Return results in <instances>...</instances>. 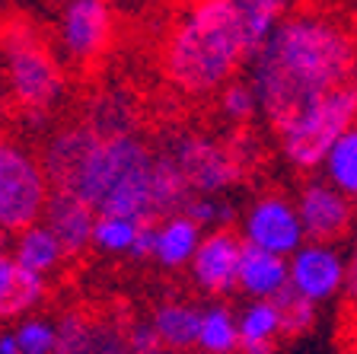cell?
I'll list each match as a JSON object with an SVG mask.
<instances>
[{
  "label": "cell",
  "instance_id": "obj_4",
  "mask_svg": "<svg viewBox=\"0 0 357 354\" xmlns=\"http://www.w3.org/2000/svg\"><path fill=\"white\" fill-rule=\"evenodd\" d=\"M7 89L20 112H52L64 96V71L54 52L29 26H10L3 36Z\"/></svg>",
  "mask_w": 357,
  "mask_h": 354
},
{
  "label": "cell",
  "instance_id": "obj_32",
  "mask_svg": "<svg viewBox=\"0 0 357 354\" xmlns=\"http://www.w3.org/2000/svg\"><path fill=\"white\" fill-rule=\"evenodd\" d=\"M48 118H52V112H20L16 121H20L26 131H45V128H48Z\"/></svg>",
  "mask_w": 357,
  "mask_h": 354
},
{
  "label": "cell",
  "instance_id": "obj_6",
  "mask_svg": "<svg viewBox=\"0 0 357 354\" xmlns=\"http://www.w3.org/2000/svg\"><path fill=\"white\" fill-rule=\"evenodd\" d=\"M163 154L185 176L195 198H217L245 176V166L233 154L230 140H217L198 131H182L163 147Z\"/></svg>",
  "mask_w": 357,
  "mask_h": 354
},
{
  "label": "cell",
  "instance_id": "obj_35",
  "mask_svg": "<svg viewBox=\"0 0 357 354\" xmlns=\"http://www.w3.org/2000/svg\"><path fill=\"white\" fill-rule=\"evenodd\" d=\"M351 87L357 89V67H354V77H351Z\"/></svg>",
  "mask_w": 357,
  "mask_h": 354
},
{
  "label": "cell",
  "instance_id": "obj_19",
  "mask_svg": "<svg viewBox=\"0 0 357 354\" xmlns=\"http://www.w3.org/2000/svg\"><path fill=\"white\" fill-rule=\"evenodd\" d=\"M10 258H13L16 265H22L26 272L32 274H52L54 268H61V262L67 258L64 246L54 239V233L45 223H36V227L22 230L20 236L13 239V246H10L7 252Z\"/></svg>",
  "mask_w": 357,
  "mask_h": 354
},
{
  "label": "cell",
  "instance_id": "obj_12",
  "mask_svg": "<svg viewBox=\"0 0 357 354\" xmlns=\"http://www.w3.org/2000/svg\"><path fill=\"white\" fill-rule=\"evenodd\" d=\"M348 262L335 246L306 243L300 252L290 256V288L310 303H326L335 294H344Z\"/></svg>",
  "mask_w": 357,
  "mask_h": 354
},
{
  "label": "cell",
  "instance_id": "obj_9",
  "mask_svg": "<svg viewBox=\"0 0 357 354\" xmlns=\"http://www.w3.org/2000/svg\"><path fill=\"white\" fill-rule=\"evenodd\" d=\"M102 138L93 128L80 125H67L58 128L54 134H48V140L38 150V163L45 170V179L52 185V192H77L83 172H86L93 154L99 150Z\"/></svg>",
  "mask_w": 357,
  "mask_h": 354
},
{
  "label": "cell",
  "instance_id": "obj_2",
  "mask_svg": "<svg viewBox=\"0 0 357 354\" xmlns=\"http://www.w3.org/2000/svg\"><path fill=\"white\" fill-rule=\"evenodd\" d=\"M249 61L239 0H201L169 26L160 52L163 77L185 96L220 93Z\"/></svg>",
  "mask_w": 357,
  "mask_h": 354
},
{
  "label": "cell",
  "instance_id": "obj_25",
  "mask_svg": "<svg viewBox=\"0 0 357 354\" xmlns=\"http://www.w3.org/2000/svg\"><path fill=\"white\" fill-rule=\"evenodd\" d=\"M141 223L125 221V217H96V230H93V249L105 252V256H131L134 243H137Z\"/></svg>",
  "mask_w": 357,
  "mask_h": 354
},
{
  "label": "cell",
  "instance_id": "obj_11",
  "mask_svg": "<svg viewBox=\"0 0 357 354\" xmlns=\"http://www.w3.org/2000/svg\"><path fill=\"white\" fill-rule=\"evenodd\" d=\"M54 354H134L128 325L121 319L96 316L86 310H67L58 319Z\"/></svg>",
  "mask_w": 357,
  "mask_h": 354
},
{
  "label": "cell",
  "instance_id": "obj_29",
  "mask_svg": "<svg viewBox=\"0 0 357 354\" xmlns=\"http://www.w3.org/2000/svg\"><path fill=\"white\" fill-rule=\"evenodd\" d=\"M128 341H131V351L134 354L163 351L160 335H156V329H153V323H150V319H134V323H128Z\"/></svg>",
  "mask_w": 357,
  "mask_h": 354
},
{
  "label": "cell",
  "instance_id": "obj_23",
  "mask_svg": "<svg viewBox=\"0 0 357 354\" xmlns=\"http://www.w3.org/2000/svg\"><path fill=\"white\" fill-rule=\"evenodd\" d=\"M281 335V310L275 300H252L239 313L243 345H271Z\"/></svg>",
  "mask_w": 357,
  "mask_h": 354
},
{
  "label": "cell",
  "instance_id": "obj_15",
  "mask_svg": "<svg viewBox=\"0 0 357 354\" xmlns=\"http://www.w3.org/2000/svg\"><path fill=\"white\" fill-rule=\"evenodd\" d=\"M290 288V258L275 252L255 249L245 243L243 262H239V290L252 300H275L281 290Z\"/></svg>",
  "mask_w": 357,
  "mask_h": 354
},
{
  "label": "cell",
  "instance_id": "obj_1",
  "mask_svg": "<svg viewBox=\"0 0 357 354\" xmlns=\"http://www.w3.org/2000/svg\"><path fill=\"white\" fill-rule=\"evenodd\" d=\"M357 67V36L344 20L312 10H290L249 61V83L261 115L275 131L290 125L316 99L351 83Z\"/></svg>",
  "mask_w": 357,
  "mask_h": 354
},
{
  "label": "cell",
  "instance_id": "obj_13",
  "mask_svg": "<svg viewBox=\"0 0 357 354\" xmlns=\"http://www.w3.org/2000/svg\"><path fill=\"white\" fill-rule=\"evenodd\" d=\"M243 249H245L243 236H236L233 230H211L201 239L192 265H188V274L208 294H214V297L230 294L233 288H239Z\"/></svg>",
  "mask_w": 357,
  "mask_h": 354
},
{
  "label": "cell",
  "instance_id": "obj_27",
  "mask_svg": "<svg viewBox=\"0 0 357 354\" xmlns=\"http://www.w3.org/2000/svg\"><path fill=\"white\" fill-rule=\"evenodd\" d=\"M22 354H54L58 348V323L45 316H26L10 329Z\"/></svg>",
  "mask_w": 357,
  "mask_h": 354
},
{
  "label": "cell",
  "instance_id": "obj_17",
  "mask_svg": "<svg viewBox=\"0 0 357 354\" xmlns=\"http://www.w3.org/2000/svg\"><path fill=\"white\" fill-rule=\"evenodd\" d=\"M45 294H48V284L42 274L26 272L3 252L0 258V313L3 319H16V323L26 319L45 300Z\"/></svg>",
  "mask_w": 357,
  "mask_h": 354
},
{
  "label": "cell",
  "instance_id": "obj_3",
  "mask_svg": "<svg viewBox=\"0 0 357 354\" xmlns=\"http://www.w3.org/2000/svg\"><path fill=\"white\" fill-rule=\"evenodd\" d=\"M351 128H357V89L348 83V87L332 89L328 96L316 99L310 109H303L290 125L278 131L281 154L287 156L290 166L303 172L319 170L326 166L335 144Z\"/></svg>",
  "mask_w": 357,
  "mask_h": 354
},
{
  "label": "cell",
  "instance_id": "obj_7",
  "mask_svg": "<svg viewBox=\"0 0 357 354\" xmlns=\"http://www.w3.org/2000/svg\"><path fill=\"white\" fill-rule=\"evenodd\" d=\"M239 236L243 243L255 246V249L275 252L281 258H290L306 246V233L300 223L297 205H290L284 195L271 192L255 198L245 207L243 221H239Z\"/></svg>",
  "mask_w": 357,
  "mask_h": 354
},
{
  "label": "cell",
  "instance_id": "obj_26",
  "mask_svg": "<svg viewBox=\"0 0 357 354\" xmlns=\"http://www.w3.org/2000/svg\"><path fill=\"white\" fill-rule=\"evenodd\" d=\"M278 310H281V335L284 339H300V335L312 332L316 325V316H319V307L310 303L306 297H300L294 288L281 290L275 297Z\"/></svg>",
  "mask_w": 357,
  "mask_h": 354
},
{
  "label": "cell",
  "instance_id": "obj_14",
  "mask_svg": "<svg viewBox=\"0 0 357 354\" xmlns=\"http://www.w3.org/2000/svg\"><path fill=\"white\" fill-rule=\"evenodd\" d=\"M96 211L83 198L70 192H52L45 205L42 223L54 233L67 256H80L83 249H93V230H96Z\"/></svg>",
  "mask_w": 357,
  "mask_h": 354
},
{
  "label": "cell",
  "instance_id": "obj_28",
  "mask_svg": "<svg viewBox=\"0 0 357 354\" xmlns=\"http://www.w3.org/2000/svg\"><path fill=\"white\" fill-rule=\"evenodd\" d=\"M220 112L230 118V121H236V125L252 121L255 112H261V103H259V96H255L252 83L233 80L230 87H223L220 89Z\"/></svg>",
  "mask_w": 357,
  "mask_h": 354
},
{
  "label": "cell",
  "instance_id": "obj_18",
  "mask_svg": "<svg viewBox=\"0 0 357 354\" xmlns=\"http://www.w3.org/2000/svg\"><path fill=\"white\" fill-rule=\"evenodd\" d=\"M201 319H204V310H198L185 300H163L150 313V323L160 335L163 351H192V348H198Z\"/></svg>",
  "mask_w": 357,
  "mask_h": 354
},
{
  "label": "cell",
  "instance_id": "obj_16",
  "mask_svg": "<svg viewBox=\"0 0 357 354\" xmlns=\"http://www.w3.org/2000/svg\"><path fill=\"white\" fill-rule=\"evenodd\" d=\"M83 125L93 128L102 140H115V138H134L137 125H141V109L134 103V96L112 89V93H99L86 103V115Z\"/></svg>",
  "mask_w": 357,
  "mask_h": 354
},
{
  "label": "cell",
  "instance_id": "obj_30",
  "mask_svg": "<svg viewBox=\"0 0 357 354\" xmlns=\"http://www.w3.org/2000/svg\"><path fill=\"white\" fill-rule=\"evenodd\" d=\"M156 236H160V223H141L137 243H134V258H156Z\"/></svg>",
  "mask_w": 357,
  "mask_h": 354
},
{
  "label": "cell",
  "instance_id": "obj_34",
  "mask_svg": "<svg viewBox=\"0 0 357 354\" xmlns=\"http://www.w3.org/2000/svg\"><path fill=\"white\" fill-rule=\"evenodd\" d=\"M239 354H278V348H275V341L271 345H243Z\"/></svg>",
  "mask_w": 357,
  "mask_h": 354
},
{
  "label": "cell",
  "instance_id": "obj_8",
  "mask_svg": "<svg viewBox=\"0 0 357 354\" xmlns=\"http://www.w3.org/2000/svg\"><path fill=\"white\" fill-rule=\"evenodd\" d=\"M297 214L306 243L335 246L354 227V201L338 192L328 179H306L297 195Z\"/></svg>",
  "mask_w": 357,
  "mask_h": 354
},
{
  "label": "cell",
  "instance_id": "obj_22",
  "mask_svg": "<svg viewBox=\"0 0 357 354\" xmlns=\"http://www.w3.org/2000/svg\"><path fill=\"white\" fill-rule=\"evenodd\" d=\"M198 348H201V354H233L243 348V339H239V316L230 307H223V303L204 307Z\"/></svg>",
  "mask_w": 357,
  "mask_h": 354
},
{
  "label": "cell",
  "instance_id": "obj_24",
  "mask_svg": "<svg viewBox=\"0 0 357 354\" xmlns=\"http://www.w3.org/2000/svg\"><path fill=\"white\" fill-rule=\"evenodd\" d=\"M322 170H326V179L338 192H344L351 201H357V128H351L335 144V150L328 154Z\"/></svg>",
  "mask_w": 357,
  "mask_h": 354
},
{
  "label": "cell",
  "instance_id": "obj_31",
  "mask_svg": "<svg viewBox=\"0 0 357 354\" xmlns=\"http://www.w3.org/2000/svg\"><path fill=\"white\" fill-rule=\"evenodd\" d=\"M344 300L357 303V236H354V246H351V256H348V278H344Z\"/></svg>",
  "mask_w": 357,
  "mask_h": 354
},
{
  "label": "cell",
  "instance_id": "obj_20",
  "mask_svg": "<svg viewBox=\"0 0 357 354\" xmlns=\"http://www.w3.org/2000/svg\"><path fill=\"white\" fill-rule=\"evenodd\" d=\"M201 227L185 214H176L169 221L160 223V236H156V262L163 268H178V265H192L195 252H198Z\"/></svg>",
  "mask_w": 357,
  "mask_h": 354
},
{
  "label": "cell",
  "instance_id": "obj_10",
  "mask_svg": "<svg viewBox=\"0 0 357 354\" xmlns=\"http://www.w3.org/2000/svg\"><path fill=\"white\" fill-rule=\"evenodd\" d=\"M112 10L102 0H70L58 16L61 52L77 64H93L112 42Z\"/></svg>",
  "mask_w": 357,
  "mask_h": 354
},
{
  "label": "cell",
  "instance_id": "obj_33",
  "mask_svg": "<svg viewBox=\"0 0 357 354\" xmlns=\"http://www.w3.org/2000/svg\"><path fill=\"white\" fill-rule=\"evenodd\" d=\"M0 354H22L20 345H16L13 332H3V339H0Z\"/></svg>",
  "mask_w": 357,
  "mask_h": 354
},
{
  "label": "cell",
  "instance_id": "obj_36",
  "mask_svg": "<svg viewBox=\"0 0 357 354\" xmlns=\"http://www.w3.org/2000/svg\"><path fill=\"white\" fill-rule=\"evenodd\" d=\"M153 354H166V351H153Z\"/></svg>",
  "mask_w": 357,
  "mask_h": 354
},
{
  "label": "cell",
  "instance_id": "obj_21",
  "mask_svg": "<svg viewBox=\"0 0 357 354\" xmlns=\"http://www.w3.org/2000/svg\"><path fill=\"white\" fill-rule=\"evenodd\" d=\"M290 3L284 0H239V16H243V36H245V52L249 61L268 45V38L275 36L281 20L290 13Z\"/></svg>",
  "mask_w": 357,
  "mask_h": 354
},
{
  "label": "cell",
  "instance_id": "obj_5",
  "mask_svg": "<svg viewBox=\"0 0 357 354\" xmlns=\"http://www.w3.org/2000/svg\"><path fill=\"white\" fill-rule=\"evenodd\" d=\"M52 198V185L45 179L38 156L16 144L3 140L0 147V227L16 233L42 223L45 205Z\"/></svg>",
  "mask_w": 357,
  "mask_h": 354
}]
</instances>
